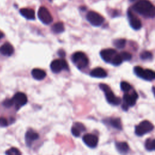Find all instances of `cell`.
Returning a JSON list of instances; mask_svg holds the SVG:
<instances>
[{
    "instance_id": "obj_32",
    "label": "cell",
    "mask_w": 155,
    "mask_h": 155,
    "mask_svg": "<svg viewBox=\"0 0 155 155\" xmlns=\"http://www.w3.org/2000/svg\"><path fill=\"white\" fill-rule=\"evenodd\" d=\"M8 125V121L5 117H0V125L2 127H5Z\"/></svg>"
},
{
    "instance_id": "obj_12",
    "label": "cell",
    "mask_w": 155,
    "mask_h": 155,
    "mask_svg": "<svg viewBox=\"0 0 155 155\" xmlns=\"http://www.w3.org/2000/svg\"><path fill=\"white\" fill-rule=\"evenodd\" d=\"M83 142L90 148H95L98 143V138L92 134H86L82 137Z\"/></svg>"
},
{
    "instance_id": "obj_22",
    "label": "cell",
    "mask_w": 155,
    "mask_h": 155,
    "mask_svg": "<svg viewBox=\"0 0 155 155\" xmlns=\"http://www.w3.org/2000/svg\"><path fill=\"white\" fill-rule=\"evenodd\" d=\"M145 148L148 151L155 150V139H151L149 138L147 139L145 141Z\"/></svg>"
},
{
    "instance_id": "obj_9",
    "label": "cell",
    "mask_w": 155,
    "mask_h": 155,
    "mask_svg": "<svg viewBox=\"0 0 155 155\" xmlns=\"http://www.w3.org/2000/svg\"><path fill=\"white\" fill-rule=\"evenodd\" d=\"M38 16L40 21L44 24H49L53 21V18L48 9L44 7L39 8L38 12Z\"/></svg>"
},
{
    "instance_id": "obj_23",
    "label": "cell",
    "mask_w": 155,
    "mask_h": 155,
    "mask_svg": "<svg viewBox=\"0 0 155 155\" xmlns=\"http://www.w3.org/2000/svg\"><path fill=\"white\" fill-rule=\"evenodd\" d=\"M125 43H126V41L124 39H115L113 42L114 45L119 49L124 48L125 45Z\"/></svg>"
},
{
    "instance_id": "obj_7",
    "label": "cell",
    "mask_w": 155,
    "mask_h": 155,
    "mask_svg": "<svg viewBox=\"0 0 155 155\" xmlns=\"http://www.w3.org/2000/svg\"><path fill=\"white\" fill-rule=\"evenodd\" d=\"M50 68L53 73H58L62 70H68V65L65 60L63 59H55L50 64Z\"/></svg>"
},
{
    "instance_id": "obj_24",
    "label": "cell",
    "mask_w": 155,
    "mask_h": 155,
    "mask_svg": "<svg viewBox=\"0 0 155 155\" xmlns=\"http://www.w3.org/2000/svg\"><path fill=\"white\" fill-rule=\"evenodd\" d=\"M122 61H123V60H122L120 54L117 53L116 54V56L114 57L113 59L112 60L111 64L114 66H117V65H119L120 64H121Z\"/></svg>"
},
{
    "instance_id": "obj_30",
    "label": "cell",
    "mask_w": 155,
    "mask_h": 155,
    "mask_svg": "<svg viewBox=\"0 0 155 155\" xmlns=\"http://www.w3.org/2000/svg\"><path fill=\"white\" fill-rule=\"evenodd\" d=\"M74 126H75L81 132V131H84L85 130V126H84L82 124H81V123L76 122V123L74 124Z\"/></svg>"
},
{
    "instance_id": "obj_14",
    "label": "cell",
    "mask_w": 155,
    "mask_h": 155,
    "mask_svg": "<svg viewBox=\"0 0 155 155\" xmlns=\"http://www.w3.org/2000/svg\"><path fill=\"white\" fill-rule=\"evenodd\" d=\"M39 138V134L33 130H28L25 135V142L27 145L30 146L33 142Z\"/></svg>"
},
{
    "instance_id": "obj_27",
    "label": "cell",
    "mask_w": 155,
    "mask_h": 155,
    "mask_svg": "<svg viewBox=\"0 0 155 155\" xmlns=\"http://www.w3.org/2000/svg\"><path fill=\"white\" fill-rule=\"evenodd\" d=\"M120 88L122 91L125 92H128L130 90L131 87L129 83L125 81H122L120 82Z\"/></svg>"
},
{
    "instance_id": "obj_31",
    "label": "cell",
    "mask_w": 155,
    "mask_h": 155,
    "mask_svg": "<svg viewBox=\"0 0 155 155\" xmlns=\"http://www.w3.org/2000/svg\"><path fill=\"white\" fill-rule=\"evenodd\" d=\"M3 105L5 106V107H12L13 105V102H12V99H6L5 100L3 103H2Z\"/></svg>"
},
{
    "instance_id": "obj_34",
    "label": "cell",
    "mask_w": 155,
    "mask_h": 155,
    "mask_svg": "<svg viewBox=\"0 0 155 155\" xmlns=\"http://www.w3.org/2000/svg\"><path fill=\"white\" fill-rule=\"evenodd\" d=\"M3 36H4V33H3L2 31H0V39H1Z\"/></svg>"
},
{
    "instance_id": "obj_21",
    "label": "cell",
    "mask_w": 155,
    "mask_h": 155,
    "mask_svg": "<svg viewBox=\"0 0 155 155\" xmlns=\"http://www.w3.org/2000/svg\"><path fill=\"white\" fill-rule=\"evenodd\" d=\"M51 29L54 33H61L64 31V24L61 22H56L52 26Z\"/></svg>"
},
{
    "instance_id": "obj_11",
    "label": "cell",
    "mask_w": 155,
    "mask_h": 155,
    "mask_svg": "<svg viewBox=\"0 0 155 155\" xmlns=\"http://www.w3.org/2000/svg\"><path fill=\"white\" fill-rule=\"evenodd\" d=\"M117 54V52L115 50L112 48H107L102 50L100 52V55L102 59L106 62L111 63L114 57Z\"/></svg>"
},
{
    "instance_id": "obj_4",
    "label": "cell",
    "mask_w": 155,
    "mask_h": 155,
    "mask_svg": "<svg viewBox=\"0 0 155 155\" xmlns=\"http://www.w3.org/2000/svg\"><path fill=\"white\" fill-rule=\"evenodd\" d=\"M134 73L139 78L146 81H153L155 79V71L150 69H143L139 66L134 68Z\"/></svg>"
},
{
    "instance_id": "obj_20",
    "label": "cell",
    "mask_w": 155,
    "mask_h": 155,
    "mask_svg": "<svg viewBox=\"0 0 155 155\" xmlns=\"http://www.w3.org/2000/svg\"><path fill=\"white\" fill-rule=\"evenodd\" d=\"M108 124L114 128L122 130V124L119 118H111L108 121Z\"/></svg>"
},
{
    "instance_id": "obj_26",
    "label": "cell",
    "mask_w": 155,
    "mask_h": 155,
    "mask_svg": "<svg viewBox=\"0 0 155 155\" xmlns=\"http://www.w3.org/2000/svg\"><path fill=\"white\" fill-rule=\"evenodd\" d=\"M6 155H21V151L16 148L12 147L8 149L5 152Z\"/></svg>"
},
{
    "instance_id": "obj_16",
    "label": "cell",
    "mask_w": 155,
    "mask_h": 155,
    "mask_svg": "<svg viewBox=\"0 0 155 155\" xmlns=\"http://www.w3.org/2000/svg\"><path fill=\"white\" fill-rule=\"evenodd\" d=\"M115 145L117 150L121 154H127L130 150L129 146L126 142H117Z\"/></svg>"
},
{
    "instance_id": "obj_10",
    "label": "cell",
    "mask_w": 155,
    "mask_h": 155,
    "mask_svg": "<svg viewBox=\"0 0 155 155\" xmlns=\"http://www.w3.org/2000/svg\"><path fill=\"white\" fill-rule=\"evenodd\" d=\"M127 16L130 26L134 30H139L142 27V23L139 19L132 12L131 10L127 12Z\"/></svg>"
},
{
    "instance_id": "obj_18",
    "label": "cell",
    "mask_w": 155,
    "mask_h": 155,
    "mask_svg": "<svg viewBox=\"0 0 155 155\" xmlns=\"http://www.w3.org/2000/svg\"><path fill=\"white\" fill-rule=\"evenodd\" d=\"M20 13L25 18L29 20H33L35 18V12L31 8H21L20 10Z\"/></svg>"
},
{
    "instance_id": "obj_2",
    "label": "cell",
    "mask_w": 155,
    "mask_h": 155,
    "mask_svg": "<svg viewBox=\"0 0 155 155\" xmlns=\"http://www.w3.org/2000/svg\"><path fill=\"white\" fill-rule=\"evenodd\" d=\"M100 88L104 92L107 102L113 105H119L121 103V99L114 95L110 87L105 84H99Z\"/></svg>"
},
{
    "instance_id": "obj_36",
    "label": "cell",
    "mask_w": 155,
    "mask_h": 155,
    "mask_svg": "<svg viewBox=\"0 0 155 155\" xmlns=\"http://www.w3.org/2000/svg\"><path fill=\"white\" fill-rule=\"evenodd\" d=\"M130 1H136V0H130Z\"/></svg>"
},
{
    "instance_id": "obj_33",
    "label": "cell",
    "mask_w": 155,
    "mask_h": 155,
    "mask_svg": "<svg viewBox=\"0 0 155 155\" xmlns=\"http://www.w3.org/2000/svg\"><path fill=\"white\" fill-rule=\"evenodd\" d=\"M58 54H59V56L60 57L64 58L65 56V51L63 50H59L58 51Z\"/></svg>"
},
{
    "instance_id": "obj_17",
    "label": "cell",
    "mask_w": 155,
    "mask_h": 155,
    "mask_svg": "<svg viewBox=\"0 0 155 155\" xmlns=\"http://www.w3.org/2000/svg\"><path fill=\"white\" fill-rule=\"evenodd\" d=\"M90 74L92 77L98 78H105L107 76V72L105 71V70L101 67H97L94 68L91 71Z\"/></svg>"
},
{
    "instance_id": "obj_13",
    "label": "cell",
    "mask_w": 155,
    "mask_h": 155,
    "mask_svg": "<svg viewBox=\"0 0 155 155\" xmlns=\"http://www.w3.org/2000/svg\"><path fill=\"white\" fill-rule=\"evenodd\" d=\"M137 98H138V94L136 91H133L131 94L125 93L123 96L124 103L128 106L134 105Z\"/></svg>"
},
{
    "instance_id": "obj_8",
    "label": "cell",
    "mask_w": 155,
    "mask_h": 155,
    "mask_svg": "<svg viewBox=\"0 0 155 155\" xmlns=\"http://www.w3.org/2000/svg\"><path fill=\"white\" fill-rule=\"evenodd\" d=\"M12 101L13 105H15L16 109L18 110L27 104V97L24 93L18 92L12 98Z\"/></svg>"
},
{
    "instance_id": "obj_15",
    "label": "cell",
    "mask_w": 155,
    "mask_h": 155,
    "mask_svg": "<svg viewBox=\"0 0 155 155\" xmlns=\"http://www.w3.org/2000/svg\"><path fill=\"white\" fill-rule=\"evenodd\" d=\"M14 52L13 47L8 42H5L0 47V53L4 56H10Z\"/></svg>"
},
{
    "instance_id": "obj_28",
    "label": "cell",
    "mask_w": 155,
    "mask_h": 155,
    "mask_svg": "<svg viewBox=\"0 0 155 155\" xmlns=\"http://www.w3.org/2000/svg\"><path fill=\"white\" fill-rule=\"evenodd\" d=\"M120 55L123 61H130L132 58L131 54L130 53L127 52V51L121 52L120 53Z\"/></svg>"
},
{
    "instance_id": "obj_3",
    "label": "cell",
    "mask_w": 155,
    "mask_h": 155,
    "mask_svg": "<svg viewBox=\"0 0 155 155\" xmlns=\"http://www.w3.org/2000/svg\"><path fill=\"white\" fill-rule=\"evenodd\" d=\"M71 59L74 64L79 68L82 69L88 64V59L85 53L81 51H77L73 53Z\"/></svg>"
},
{
    "instance_id": "obj_19",
    "label": "cell",
    "mask_w": 155,
    "mask_h": 155,
    "mask_svg": "<svg viewBox=\"0 0 155 155\" xmlns=\"http://www.w3.org/2000/svg\"><path fill=\"white\" fill-rule=\"evenodd\" d=\"M31 75L34 79L40 81L45 78L46 73L40 68H34L31 71Z\"/></svg>"
},
{
    "instance_id": "obj_25",
    "label": "cell",
    "mask_w": 155,
    "mask_h": 155,
    "mask_svg": "<svg viewBox=\"0 0 155 155\" xmlns=\"http://www.w3.org/2000/svg\"><path fill=\"white\" fill-rule=\"evenodd\" d=\"M140 57L142 60H149L152 59L153 54L150 51H143L140 53Z\"/></svg>"
},
{
    "instance_id": "obj_5",
    "label": "cell",
    "mask_w": 155,
    "mask_h": 155,
    "mask_svg": "<svg viewBox=\"0 0 155 155\" xmlns=\"http://www.w3.org/2000/svg\"><path fill=\"white\" fill-rule=\"evenodd\" d=\"M154 128L153 125L148 120H143L139 123V125H136L135 127V133L137 136H142L147 134Z\"/></svg>"
},
{
    "instance_id": "obj_6",
    "label": "cell",
    "mask_w": 155,
    "mask_h": 155,
    "mask_svg": "<svg viewBox=\"0 0 155 155\" xmlns=\"http://www.w3.org/2000/svg\"><path fill=\"white\" fill-rule=\"evenodd\" d=\"M87 19L94 26H99L104 22V18L98 13L90 11L87 14Z\"/></svg>"
},
{
    "instance_id": "obj_35",
    "label": "cell",
    "mask_w": 155,
    "mask_h": 155,
    "mask_svg": "<svg viewBox=\"0 0 155 155\" xmlns=\"http://www.w3.org/2000/svg\"><path fill=\"white\" fill-rule=\"evenodd\" d=\"M152 90H153V93H154V97H155V87H153V88H152Z\"/></svg>"
},
{
    "instance_id": "obj_1",
    "label": "cell",
    "mask_w": 155,
    "mask_h": 155,
    "mask_svg": "<svg viewBox=\"0 0 155 155\" xmlns=\"http://www.w3.org/2000/svg\"><path fill=\"white\" fill-rule=\"evenodd\" d=\"M133 9L144 17H155V6L148 0L138 1L133 6Z\"/></svg>"
},
{
    "instance_id": "obj_29",
    "label": "cell",
    "mask_w": 155,
    "mask_h": 155,
    "mask_svg": "<svg viewBox=\"0 0 155 155\" xmlns=\"http://www.w3.org/2000/svg\"><path fill=\"white\" fill-rule=\"evenodd\" d=\"M71 133H72L73 135L75 137L79 136V135L81 134V131L75 126H73L71 127Z\"/></svg>"
}]
</instances>
